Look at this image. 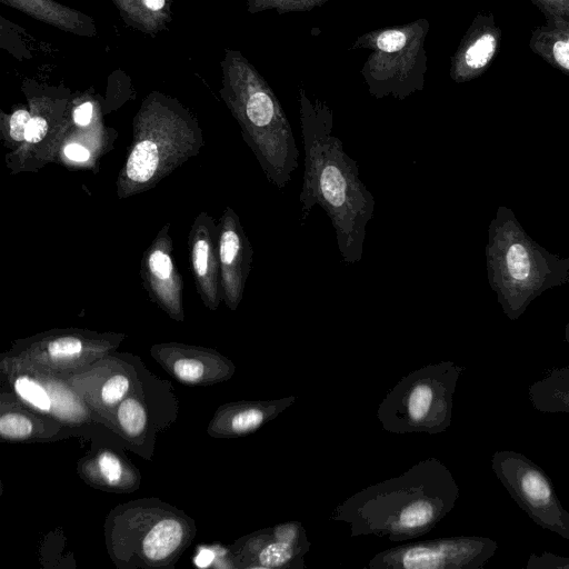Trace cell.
<instances>
[{"label": "cell", "instance_id": "obj_20", "mask_svg": "<svg viewBox=\"0 0 569 569\" xmlns=\"http://www.w3.org/2000/svg\"><path fill=\"white\" fill-rule=\"evenodd\" d=\"M526 569H569V557L559 556L550 551L541 555L530 553Z\"/></svg>", "mask_w": 569, "mask_h": 569}, {"label": "cell", "instance_id": "obj_13", "mask_svg": "<svg viewBox=\"0 0 569 569\" xmlns=\"http://www.w3.org/2000/svg\"><path fill=\"white\" fill-rule=\"evenodd\" d=\"M181 525L174 519H163L154 525L142 541L144 556L150 560L169 557L182 540Z\"/></svg>", "mask_w": 569, "mask_h": 569}, {"label": "cell", "instance_id": "obj_23", "mask_svg": "<svg viewBox=\"0 0 569 569\" xmlns=\"http://www.w3.org/2000/svg\"><path fill=\"white\" fill-rule=\"evenodd\" d=\"M176 376L186 382L198 381L204 371L202 362L196 359H179L173 366Z\"/></svg>", "mask_w": 569, "mask_h": 569}, {"label": "cell", "instance_id": "obj_8", "mask_svg": "<svg viewBox=\"0 0 569 569\" xmlns=\"http://www.w3.org/2000/svg\"><path fill=\"white\" fill-rule=\"evenodd\" d=\"M498 542L482 536H455L402 543L375 555L371 569H481Z\"/></svg>", "mask_w": 569, "mask_h": 569}, {"label": "cell", "instance_id": "obj_11", "mask_svg": "<svg viewBox=\"0 0 569 569\" xmlns=\"http://www.w3.org/2000/svg\"><path fill=\"white\" fill-rule=\"evenodd\" d=\"M546 23L530 37V49L547 63L569 76V19L545 13Z\"/></svg>", "mask_w": 569, "mask_h": 569}, {"label": "cell", "instance_id": "obj_14", "mask_svg": "<svg viewBox=\"0 0 569 569\" xmlns=\"http://www.w3.org/2000/svg\"><path fill=\"white\" fill-rule=\"evenodd\" d=\"M158 163L157 146L150 140H143L134 147L128 159L127 174L136 182H146L156 172Z\"/></svg>", "mask_w": 569, "mask_h": 569}, {"label": "cell", "instance_id": "obj_28", "mask_svg": "<svg viewBox=\"0 0 569 569\" xmlns=\"http://www.w3.org/2000/svg\"><path fill=\"white\" fill-rule=\"evenodd\" d=\"M48 129L47 121L41 117H33L30 119L27 131L26 140L31 143H36L42 140Z\"/></svg>", "mask_w": 569, "mask_h": 569}, {"label": "cell", "instance_id": "obj_6", "mask_svg": "<svg viewBox=\"0 0 569 569\" xmlns=\"http://www.w3.org/2000/svg\"><path fill=\"white\" fill-rule=\"evenodd\" d=\"M429 21L419 18L403 26L382 28L359 36L351 49H369L360 73L377 99L403 100L425 87Z\"/></svg>", "mask_w": 569, "mask_h": 569}, {"label": "cell", "instance_id": "obj_25", "mask_svg": "<svg viewBox=\"0 0 569 569\" xmlns=\"http://www.w3.org/2000/svg\"><path fill=\"white\" fill-rule=\"evenodd\" d=\"M152 273L159 279H168L172 271V262L168 254L154 251L149 259Z\"/></svg>", "mask_w": 569, "mask_h": 569}, {"label": "cell", "instance_id": "obj_19", "mask_svg": "<svg viewBox=\"0 0 569 569\" xmlns=\"http://www.w3.org/2000/svg\"><path fill=\"white\" fill-rule=\"evenodd\" d=\"M32 431L31 421L19 413H6L0 418V433L3 438L19 439L28 437Z\"/></svg>", "mask_w": 569, "mask_h": 569}, {"label": "cell", "instance_id": "obj_27", "mask_svg": "<svg viewBox=\"0 0 569 569\" xmlns=\"http://www.w3.org/2000/svg\"><path fill=\"white\" fill-rule=\"evenodd\" d=\"M31 117L26 110L13 112L10 118V136L17 141L26 139V131Z\"/></svg>", "mask_w": 569, "mask_h": 569}, {"label": "cell", "instance_id": "obj_32", "mask_svg": "<svg viewBox=\"0 0 569 569\" xmlns=\"http://www.w3.org/2000/svg\"><path fill=\"white\" fill-rule=\"evenodd\" d=\"M143 4L150 11H160L166 4V0H142Z\"/></svg>", "mask_w": 569, "mask_h": 569}, {"label": "cell", "instance_id": "obj_4", "mask_svg": "<svg viewBox=\"0 0 569 569\" xmlns=\"http://www.w3.org/2000/svg\"><path fill=\"white\" fill-rule=\"evenodd\" d=\"M226 73L238 112L268 180L284 189L298 168L299 149L271 87L239 52H229Z\"/></svg>", "mask_w": 569, "mask_h": 569}, {"label": "cell", "instance_id": "obj_18", "mask_svg": "<svg viewBox=\"0 0 569 569\" xmlns=\"http://www.w3.org/2000/svg\"><path fill=\"white\" fill-rule=\"evenodd\" d=\"M17 393L26 401L42 411L51 408V400L47 391L28 377H19L14 382Z\"/></svg>", "mask_w": 569, "mask_h": 569}, {"label": "cell", "instance_id": "obj_1", "mask_svg": "<svg viewBox=\"0 0 569 569\" xmlns=\"http://www.w3.org/2000/svg\"><path fill=\"white\" fill-rule=\"evenodd\" d=\"M299 114L303 144V177L299 194L301 219L315 206L330 219L342 262L362 259L367 226L376 200L359 176L357 162L333 133V112L321 100L312 101L299 90Z\"/></svg>", "mask_w": 569, "mask_h": 569}, {"label": "cell", "instance_id": "obj_33", "mask_svg": "<svg viewBox=\"0 0 569 569\" xmlns=\"http://www.w3.org/2000/svg\"><path fill=\"white\" fill-rule=\"evenodd\" d=\"M565 339H566V341L569 343V322H568V325L566 326V330H565Z\"/></svg>", "mask_w": 569, "mask_h": 569}, {"label": "cell", "instance_id": "obj_22", "mask_svg": "<svg viewBox=\"0 0 569 569\" xmlns=\"http://www.w3.org/2000/svg\"><path fill=\"white\" fill-rule=\"evenodd\" d=\"M82 350V343L74 337H64L51 341L48 351L52 358L61 359L76 356Z\"/></svg>", "mask_w": 569, "mask_h": 569}, {"label": "cell", "instance_id": "obj_31", "mask_svg": "<svg viewBox=\"0 0 569 569\" xmlns=\"http://www.w3.org/2000/svg\"><path fill=\"white\" fill-rule=\"evenodd\" d=\"M64 154L73 161H86L89 159V151L77 143L68 144L64 148Z\"/></svg>", "mask_w": 569, "mask_h": 569}, {"label": "cell", "instance_id": "obj_21", "mask_svg": "<svg viewBox=\"0 0 569 569\" xmlns=\"http://www.w3.org/2000/svg\"><path fill=\"white\" fill-rule=\"evenodd\" d=\"M129 388V381L127 377L122 375H116L111 377L101 389L102 401L107 405H113L121 400Z\"/></svg>", "mask_w": 569, "mask_h": 569}, {"label": "cell", "instance_id": "obj_16", "mask_svg": "<svg viewBox=\"0 0 569 569\" xmlns=\"http://www.w3.org/2000/svg\"><path fill=\"white\" fill-rule=\"evenodd\" d=\"M118 420L122 429L130 436H138L146 426V412L136 399H126L118 409Z\"/></svg>", "mask_w": 569, "mask_h": 569}, {"label": "cell", "instance_id": "obj_12", "mask_svg": "<svg viewBox=\"0 0 569 569\" xmlns=\"http://www.w3.org/2000/svg\"><path fill=\"white\" fill-rule=\"evenodd\" d=\"M529 400L542 413H569V367L553 368L528 388Z\"/></svg>", "mask_w": 569, "mask_h": 569}, {"label": "cell", "instance_id": "obj_26", "mask_svg": "<svg viewBox=\"0 0 569 569\" xmlns=\"http://www.w3.org/2000/svg\"><path fill=\"white\" fill-rule=\"evenodd\" d=\"M545 13L569 19V0H530Z\"/></svg>", "mask_w": 569, "mask_h": 569}, {"label": "cell", "instance_id": "obj_24", "mask_svg": "<svg viewBox=\"0 0 569 569\" xmlns=\"http://www.w3.org/2000/svg\"><path fill=\"white\" fill-rule=\"evenodd\" d=\"M98 465L103 478L111 485L117 483L122 476V467L119 459L111 452L99 456Z\"/></svg>", "mask_w": 569, "mask_h": 569}, {"label": "cell", "instance_id": "obj_17", "mask_svg": "<svg viewBox=\"0 0 569 569\" xmlns=\"http://www.w3.org/2000/svg\"><path fill=\"white\" fill-rule=\"evenodd\" d=\"M220 258L226 266L233 267L237 264L242 270L243 241L241 234L233 228H228L222 232Z\"/></svg>", "mask_w": 569, "mask_h": 569}, {"label": "cell", "instance_id": "obj_7", "mask_svg": "<svg viewBox=\"0 0 569 569\" xmlns=\"http://www.w3.org/2000/svg\"><path fill=\"white\" fill-rule=\"evenodd\" d=\"M491 469L536 525L569 541V511L542 468L521 452L499 450L492 455Z\"/></svg>", "mask_w": 569, "mask_h": 569}, {"label": "cell", "instance_id": "obj_9", "mask_svg": "<svg viewBox=\"0 0 569 569\" xmlns=\"http://www.w3.org/2000/svg\"><path fill=\"white\" fill-rule=\"evenodd\" d=\"M500 41L501 31L492 16L478 14L451 58L450 78L461 83L480 77L498 53Z\"/></svg>", "mask_w": 569, "mask_h": 569}, {"label": "cell", "instance_id": "obj_15", "mask_svg": "<svg viewBox=\"0 0 569 569\" xmlns=\"http://www.w3.org/2000/svg\"><path fill=\"white\" fill-rule=\"evenodd\" d=\"M328 0H248V11L251 13L276 10L279 14L287 12H305L321 7Z\"/></svg>", "mask_w": 569, "mask_h": 569}, {"label": "cell", "instance_id": "obj_5", "mask_svg": "<svg viewBox=\"0 0 569 569\" xmlns=\"http://www.w3.org/2000/svg\"><path fill=\"white\" fill-rule=\"evenodd\" d=\"M463 367L429 363L403 376L380 402L377 417L392 433L438 435L452 420L453 395Z\"/></svg>", "mask_w": 569, "mask_h": 569}, {"label": "cell", "instance_id": "obj_29", "mask_svg": "<svg viewBox=\"0 0 569 569\" xmlns=\"http://www.w3.org/2000/svg\"><path fill=\"white\" fill-rule=\"evenodd\" d=\"M208 254V243L204 240H198L193 248V264L199 276H203L207 271Z\"/></svg>", "mask_w": 569, "mask_h": 569}, {"label": "cell", "instance_id": "obj_2", "mask_svg": "<svg viewBox=\"0 0 569 569\" xmlns=\"http://www.w3.org/2000/svg\"><path fill=\"white\" fill-rule=\"evenodd\" d=\"M459 493L451 471L430 457L356 492L330 518L347 523L352 537L372 535L406 542L433 529L453 509Z\"/></svg>", "mask_w": 569, "mask_h": 569}, {"label": "cell", "instance_id": "obj_3", "mask_svg": "<svg viewBox=\"0 0 569 569\" xmlns=\"http://www.w3.org/2000/svg\"><path fill=\"white\" fill-rule=\"evenodd\" d=\"M487 274L503 313L519 319L532 300L569 282V258L532 240L511 209L500 206L488 228Z\"/></svg>", "mask_w": 569, "mask_h": 569}, {"label": "cell", "instance_id": "obj_10", "mask_svg": "<svg viewBox=\"0 0 569 569\" xmlns=\"http://www.w3.org/2000/svg\"><path fill=\"white\" fill-rule=\"evenodd\" d=\"M309 548L310 542L301 522L279 523L254 537L252 566L264 569H302Z\"/></svg>", "mask_w": 569, "mask_h": 569}, {"label": "cell", "instance_id": "obj_30", "mask_svg": "<svg viewBox=\"0 0 569 569\" xmlns=\"http://www.w3.org/2000/svg\"><path fill=\"white\" fill-rule=\"evenodd\" d=\"M92 117V104L84 102L76 108L73 112V120L78 126H87Z\"/></svg>", "mask_w": 569, "mask_h": 569}]
</instances>
